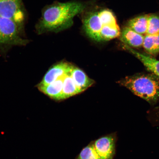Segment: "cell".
<instances>
[{
  "label": "cell",
  "mask_w": 159,
  "mask_h": 159,
  "mask_svg": "<svg viewBox=\"0 0 159 159\" xmlns=\"http://www.w3.org/2000/svg\"><path fill=\"white\" fill-rule=\"evenodd\" d=\"M89 3L72 1L66 2H56L45 6L41 16L35 25L39 35L47 33H58L70 28L73 19L88 9Z\"/></svg>",
  "instance_id": "1"
},
{
  "label": "cell",
  "mask_w": 159,
  "mask_h": 159,
  "mask_svg": "<svg viewBox=\"0 0 159 159\" xmlns=\"http://www.w3.org/2000/svg\"><path fill=\"white\" fill-rule=\"evenodd\" d=\"M85 11L82 27L89 38L100 42L119 37L120 28L114 13L110 10L101 8L89 11L87 9Z\"/></svg>",
  "instance_id": "2"
},
{
  "label": "cell",
  "mask_w": 159,
  "mask_h": 159,
  "mask_svg": "<svg viewBox=\"0 0 159 159\" xmlns=\"http://www.w3.org/2000/svg\"><path fill=\"white\" fill-rule=\"evenodd\" d=\"M119 83L151 104H156L159 98V79L152 73H139L126 76Z\"/></svg>",
  "instance_id": "3"
},
{
  "label": "cell",
  "mask_w": 159,
  "mask_h": 159,
  "mask_svg": "<svg viewBox=\"0 0 159 159\" xmlns=\"http://www.w3.org/2000/svg\"><path fill=\"white\" fill-rule=\"evenodd\" d=\"M12 21L0 17V53L5 54L14 46H25L30 42L24 38Z\"/></svg>",
  "instance_id": "4"
},
{
  "label": "cell",
  "mask_w": 159,
  "mask_h": 159,
  "mask_svg": "<svg viewBox=\"0 0 159 159\" xmlns=\"http://www.w3.org/2000/svg\"><path fill=\"white\" fill-rule=\"evenodd\" d=\"M0 17L13 21L24 35L27 13L22 0H0Z\"/></svg>",
  "instance_id": "5"
},
{
  "label": "cell",
  "mask_w": 159,
  "mask_h": 159,
  "mask_svg": "<svg viewBox=\"0 0 159 159\" xmlns=\"http://www.w3.org/2000/svg\"><path fill=\"white\" fill-rule=\"evenodd\" d=\"M118 140L117 133L114 132L103 135L92 141L101 159H114Z\"/></svg>",
  "instance_id": "6"
},
{
  "label": "cell",
  "mask_w": 159,
  "mask_h": 159,
  "mask_svg": "<svg viewBox=\"0 0 159 159\" xmlns=\"http://www.w3.org/2000/svg\"><path fill=\"white\" fill-rule=\"evenodd\" d=\"M73 66L66 62L60 63L53 66L46 73L42 80L37 85H47L62 78L70 72Z\"/></svg>",
  "instance_id": "7"
},
{
  "label": "cell",
  "mask_w": 159,
  "mask_h": 159,
  "mask_svg": "<svg viewBox=\"0 0 159 159\" xmlns=\"http://www.w3.org/2000/svg\"><path fill=\"white\" fill-rule=\"evenodd\" d=\"M124 48L139 60L148 70L159 79V60L151 56L137 51L132 48L124 45Z\"/></svg>",
  "instance_id": "8"
},
{
  "label": "cell",
  "mask_w": 159,
  "mask_h": 159,
  "mask_svg": "<svg viewBox=\"0 0 159 159\" xmlns=\"http://www.w3.org/2000/svg\"><path fill=\"white\" fill-rule=\"evenodd\" d=\"M119 37L124 45L129 47L139 48L143 46L144 36L136 32L128 26L122 29Z\"/></svg>",
  "instance_id": "9"
},
{
  "label": "cell",
  "mask_w": 159,
  "mask_h": 159,
  "mask_svg": "<svg viewBox=\"0 0 159 159\" xmlns=\"http://www.w3.org/2000/svg\"><path fill=\"white\" fill-rule=\"evenodd\" d=\"M65 76L47 85H37L38 88L40 91L50 98L55 100H61L62 99L63 79Z\"/></svg>",
  "instance_id": "10"
},
{
  "label": "cell",
  "mask_w": 159,
  "mask_h": 159,
  "mask_svg": "<svg viewBox=\"0 0 159 159\" xmlns=\"http://www.w3.org/2000/svg\"><path fill=\"white\" fill-rule=\"evenodd\" d=\"M70 75L81 93L94 84V81L89 79L84 71L77 67L73 66Z\"/></svg>",
  "instance_id": "11"
},
{
  "label": "cell",
  "mask_w": 159,
  "mask_h": 159,
  "mask_svg": "<svg viewBox=\"0 0 159 159\" xmlns=\"http://www.w3.org/2000/svg\"><path fill=\"white\" fill-rule=\"evenodd\" d=\"M143 47L149 55L157 57L159 53V34L145 35Z\"/></svg>",
  "instance_id": "12"
},
{
  "label": "cell",
  "mask_w": 159,
  "mask_h": 159,
  "mask_svg": "<svg viewBox=\"0 0 159 159\" xmlns=\"http://www.w3.org/2000/svg\"><path fill=\"white\" fill-rule=\"evenodd\" d=\"M148 15L139 16L129 20L128 26L139 34H146L148 29Z\"/></svg>",
  "instance_id": "13"
},
{
  "label": "cell",
  "mask_w": 159,
  "mask_h": 159,
  "mask_svg": "<svg viewBox=\"0 0 159 159\" xmlns=\"http://www.w3.org/2000/svg\"><path fill=\"white\" fill-rule=\"evenodd\" d=\"M70 72L66 75L63 79L62 99L68 98L81 93L71 76Z\"/></svg>",
  "instance_id": "14"
},
{
  "label": "cell",
  "mask_w": 159,
  "mask_h": 159,
  "mask_svg": "<svg viewBox=\"0 0 159 159\" xmlns=\"http://www.w3.org/2000/svg\"><path fill=\"white\" fill-rule=\"evenodd\" d=\"M75 159H101L97 152L93 141L83 148Z\"/></svg>",
  "instance_id": "15"
},
{
  "label": "cell",
  "mask_w": 159,
  "mask_h": 159,
  "mask_svg": "<svg viewBox=\"0 0 159 159\" xmlns=\"http://www.w3.org/2000/svg\"><path fill=\"white\" fill-rule=\"evenodd\" d=\"M159 34V16L156 15L148 16V29L146 34Z\"/></svg>",
  "instance_id": "16"
},
{
  "label": "cell",
  "mask_w": 159,
  "mask_h": 159,
  "mask_svg": "<svg viewBox=\"0 0 159 159\" xmlns=\"http://www.w3.org/2000/svg\"><path fill=\"white\" fill-rule=\"evenodd\" d=\"M148 118L153 126H159V106L148 111Z\"/></svg>",
  "instance_id": "17"
}]
</instances>
